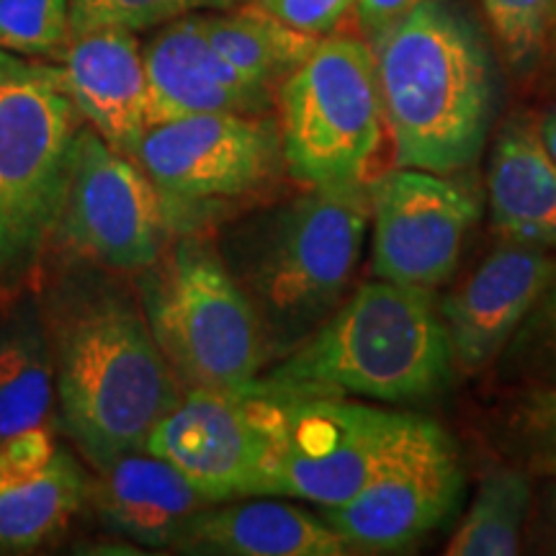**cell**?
Returning <instances> with one entry per match:
<instances>
[{
    "instance_id": "21",
    "label": "cell",
    "mask_w": 556,
    "mask_h": 556,
    "mask_svg": "<svg viewBox=\"0 0 556 556\" xmlns=\"http://www.w3.org/2000/svg\"><path fill=\"white\" fill-rule=\"evenodd\" d=\"M199 24L222 60L270 93H276L323 39L283 24L258 3L199 11Z\"/></svg>"
},
{
    "instance_id": "12",
    "label": "cell",
    "mask_w": 556,
    "mask_h": 556,
    "mask_svg": "<svg viewBox=\"0 0 556 556\" xmlns=\"http://www.w3.org/2000/svg\"><path fill=\"white\" fill-rule=\"evenodd\" d=\"M464 490L458 448L435 420L413 415L400 443L356 497L319 507L351 554H397L454 516Z\"/></svg>"
},
{
    "instance_id": "5",
    "label": "cell",
    "mask_w": 556,
    "mask_h": 556,
    "mask_svg": "<svg viewBox=\"0 0 556 556\" xmlns=\"http://www.w3.org/2000/svg\"><path fill=\"white\" fill-rule=\"evenodd\" d=\"M135 276L139 307L180 387L238 389L261 377L270 356L258 317L212 242L180 235Z\"/></svg>"
},
{
    "instance_id": "13",
    "label": "cell",
    "mask_w": 556,
    "mask_h": 556,
    "mask_svg": "<svg viewBox=\"0 0 556 556\" xmlns=\"http://www.w3.org/2000/svg\"><path fill=\"white\" fill-rule=\"evenodd\" d=\"M368 189L371 274L381 281L435 289L462 258L464 242L482 217V199L456 173L394 168Z\"/></svg>"
},
{
    "instance_id": "27",
    "label": "cell",
    "mask_w": 556,
    "mask_h": 556,
    "mask_svg": "<svg viewBox=\"0 0 556 556\" xmlns=\"http://www.w3.org/2000/svg\"><path fill=\"white\" fill-rule=\"evenodd\" d=\"M242 0H70V34L144 31L199 11H225Z\"/></svg>"
},
{
    "instance_id": "7",
    "label": "cell",
    "mask_w": 556,
    "mask_h": 556,
    "mask_svg": "<svg viewBox=\"0 0 556 556\" xmlns=\"http://www.w3.org/2000/svg\"><path fill=\"white\" fill-rule=\"evenodd\" d=\"M283 170L302 189L366 184L381 148L377 65L371 45L328 34L276 90Z\"/></svg>"
},
{
    "instance_id": "30",
    "label": "cell",
    "mask_w": 556,
    "mask_h": 556,
    "mask_svg": "<svg viewBox=\"0 0 556 556\" xmlns=\"http://www.w3.org/2000/svg\"><path fill=\"white\" fill-rule=\"evenodd\" d=\"M261 9L299 31L328 37L356 9V0H255Z\"/></svg>"
},
{
    "instance_id": "31",
    "label": "cell",
    "mask_w": 556,
    "mask_h": 556,
    "mask_svg": "<svg viewBox=\"0 0 556 556\" xmlns=\"http://www.w3.org/2000/svg\"><path fill=\"white\" fill-rule=\"evenodd\" d=\"M422 0H356V16L361 31L366 34V39L371 41L387 29L389 24L405 16L407 11H413Z\"/></svg>"
},
{
    "instance_id": "1",
    "label": "cell",
    "mask_w": 556,
    "mask_h": 556,
    "mask_svg": "<svg viewBox=\"0 0 556 556\" xmlns=\"http://www.w3.org/2000/svg\"><path fill=\"white\" fill-rule=\"evenodd\" d=\"M41 315L58 420L75 448L93 469L144 448L184 387L160 353L137 294L93 266L65 278Z\"/></svg>"
},
{
    "instance_id": "20",
    "label": "cell",
    "mask_w": 556,
    "mask_h": 556,
    "mask_svg": "<svg viewBox=\"0 0 556 556\" xmlns=\"http://www.w3.org/2000/svg\"><path fill=\"white\" fill-rule=\"evenodd\" d=\"M88 475L67 448L39 475L0 477V554H29L50 544L80 513Z\"/></svg>"
},
{
    "instance_id": "11",
    "label": "cell",
    "mask_w": 556,
    "mask_h": 556,
    "mask_svg": "<svg viewBox=\"0 0 556 556\" xmlns=\"http://www.w3.org/2000/svg\"><path fill=\"white\" fill-rule=\"evenodd\" d=\"M276 389H184L152 428L150 454L170 462L208 503L266 495L274 454Z\"/></svg>"
},
{
    "instance_id": "29",
    "label": "cell",
    "mask_w": 556,
    "mask_h": 556,
    "mask_svg": "<svg viewBox=\"0 0 556 556\" xmlns=\"http://www.w3.org/2000/svg\"><path fill=\"white\" fill-rule=\"evenodd\" d=\"M60 443L54 426H34L0 441V477L21 479L39 475L58 456Z\"/></svg>"
},
{
    "instance_id": "14",
    "label": "cell",
    "mask_w": 556,
    "mask_h": 556,
    "mask_svg": "<svg viewBox=\"0 0 556 556\" xmlns=\"http://www.w3.org/2000/svg\"><path fill=\"white\" fill-rule=\"evenodd\" d=\"M556 250L503 238L438 304L454 371L495 366L556 268Z\"/></svg>"
},
{
    "instance_id": "2",
    "label": "cell",
    "mask_w": 556,
    "mask_h": 556,
    "mask_svg": "<svg viewBox=\"0 0 556 556\" xmlns=\"http://www.w3.org/2000/svg\"><path fill=\"white\" fill-rule=\"evenodd\" d=\"M384 127L402 168L467 170L495 124L490 47L454 0H422L371 41Z\"/></svg>"
},
{
    "instance_id": "8",
    "label": "cell",
    "mask_w": 556,
    "mask_h": 556,
    "mask_svg": "<svg viewBox=\"0 0 556 556\" xmlns=\"http://www.w3.org/2000/svg\"><path fill=\"white\" fill-rule=\"evenodd\" d=\"M274 389V454L266 495L319 507H338L356 497L415 415L330 394Z\"/></svg>"
},
{
    "instance_id": "24",
    "label": "cell",
    "mask_w": 556,
    "mask_h": 556,
    "mask_svg": "<svg viewBox=\"0 0 556 556\" xmlns=\"http://www.w3.org/2000/svg\"><path fill=\"white\" fill-rule=\"evenodd\" d=\"M495 446L528 475L556 477V387H520L492 417Z\"/></svg>"
},
{
    "instance_id": "25",
    "label": "cell",
    "mask_w": 556,
    "mask_h": 556,
    "mask_svg": "<svg viewBox=\"0 0 556 556\" xmlns=\"http://www.w3.org/2000/svg\"><path fill=\"white\" fill-rule=\"evenodd\" d=\"M507 384L556 387V268L497 358Z\"/></svg>"
},
{
    "instance_id": "18",
    "label": "cell",
    "mask_w": 556,
    "mask_h": 556,
    "mask_svg": "<svg viewBox=\"0 0 556 556\" xmlns=\"http://www.w3.org/2000/svg\"><path fill=\"white\" fill-rule=\"evenodd\" d=\"M189 554L343 556L351 548L323 516L274 495L214 503L191 520L176 544Z\"/></svg>"
},
{
    "instance_id": "4",
    "label": "cell",
    "mask_w": 556,
    "mask_h": 556,
    "mask_svg": "<svg viewBox=\"0 0 556 556\" xmlns=\"http://www.w3.org/2000/svg\"><path fill=\"white\" fill-rule=\"evenodd\" d=\"M281 364L258 377L274 387L384 405L441 397L454 379L433 289L364 283Z\"/></svg>"
},
{
    "instance_id": "9",
    "label": "cell",
    "mask_w": 556,
    "mask_h": 556,
    "mask_svg": "<svg viewBox=\"0 0 556 556\" xmlns=\"http://www.w3.org/2000/svg\"><path fill=\"white\" fill-rule=\"evenodd\" d=\"M173 232L168 201L148 173L83 124L50 248L111 274H139L160 258Z\"/></svg>"
},
{
    "instance_id": "16",
    "label": "cell",
    "mask_w": 556,
    "mask_h": 556,
    "mask_svg": "<svg viewBox=\"0 0 556 556\" xmlns=\"http://www.w3.org/2000/svg\"><path fill=\"white\" fill-rule=\"evenodd\" d=\"M50 62L83 124L109 148L135 160L148 131V78L135 31L70 34Z\"/></svg>"
},
{
    "instance_id": "17",
    "label": "cell",
    "mask_w": 556,
    "mask_h": 556,
    "mask_svg": "<svg viewBox=\"0 0 556 556\" xmlns=\"http://www.w3.org/2000/svg\"><path fill=\"white\" fill-rule=\"evenodd\" d=\"M86 505L109 531L144 546H173L208 500L170 462L131 451L88 477Z\"/></svg>"
},
{
    "instance_id": "35",
    "label": "cell",
    "mask_w": 556,
    "mask_h": 556,
    "mask_svg": "<svg viewBox=\"0 0 556 556\" xmlns=\"http://www.w3.org/2000/svg\"><path fill=\"white\" fill-rule=\"evenodd\" d=\"M544 60L552 62V67H554V73H556V16H554L552 34H548V47H546V58Z\"/></svg>"
},
{
    "instance_id": "6",
    "label": "cell",
    "mask_w": 556,
    "mask_h": 556,
    "mask_svg": "<svg viewBox=\"0 0 556 556\" xmlns=\"http://www.w3.org/2000/svg\"><path fill=\"white\" fill-rule=\"evenodd\" d=\"M80 127L54 62L26 60L0 86V287H24L50 250Z\"/></svg>"
},
{
    "instance_id": "23",
    "label": "cell",
    "mask_w": 556,
    "mask_h": 556,
    "mask_svg": "<svg viewBox=\"0 0 556 556\" xmlns=\"http://www.w3.org/2000/svg\"><path fill=\"white\" fill-rule=\"evenodd\" d=\"M531 475L518 464H497L479 479L469 510L451 533L446 556H513L531 513Z\"/></svg>"
},
{
    "instance_id": "22",
    "label": "cell",
    "mask_w": 556,
    "mask_h": 556,
    "mask_svg": "<svg viewBox=\"0 0 556 556\" xmlns=\"http://www.w3.org/2000/svg\"><path fill=\"white\" fill-rule=\"evenodd\" d=\"M58 394L45 315L21 307L0 328V441L34 426H52Z\"/></svg>"
},
{
    "instance_id": "33",
    "label": "cell",
    "mask_w": 556,
    "mask_h": 556,
    "mask_svg": "<svg viewBox=\"0 0 556 556\" xmlns=\"http://www.w3.org/2000/svg\"><path fill=\"white\" fill-rule=\"evenodd\" d=\"M24 62H26V58H18V54H13L0 47V86H3V83L9 80L13 73H18V67L24 65Z\"/></svg>"
},
{
    "instance_id": "34",
    "label": "cell",
    "mask_w": 556,
    "mask_h": 556,
    "mask_svg": "<svg viewBox=\"0 0 556 556\" xmlns=\"http://www.w3.org/2000/svg\"><path fill=\"white\" fill-rule=\"evenodd\" d=\"M548 533H552V541L556 546V484L552 486V495H548Z\"/></svg>"
},
{
    "instance_id": "15",
    "label": "cell",
    "mask_w": 556,
    "mask_h": 556,
    "mask_svg": "<svg viewBox=\"0 0 556 556\" xmlns=\"http://www.w3.org/2000/svg\"><path fill=\"white\" fill-rule=\"evenodd\" d=\"M148 129L193 114H270L276 93L255 86L208 45L199 13L168 21L142 47Z\"/></svg>"
},
{
    "instance_id": "26",
    "label": "cell",
    "mask_w": 556,
    "mask_h": 556,
    "mask_svg": "<svg viewBox=\"0 0 556 556\" xmlns=\"http://www.w3.org/2000/svg\"><path fill=\"white\" fill-rule=\"evenodd\" d=\"M513 73L531 75L546 58L556 0H479Z\"/></svg>"
},
{
    "instance_id": "10",
    "label": "cell",
    "mask_w": 556,
    "mask_h": 556,
    "mask_svg": "<svg viewBox=\"0 0 556 556\" xmlns=\"http://www.w3.org/2000/svg\"><path fill=\"white\" fill-rule=\"evenodd\" d=\"M135 163L184 229L199 208L270 189L283 173L281 135L270 114H193L144 131Z\"/></svg>"
},
{
    "instance_id": "19",
    "label": "cell",
    "mask_w": 556,
    "mask_h": 556,
    "mask_svg": "<svg viewBox=\"0 0 556 556\" xmlns=\"http://www.w3.org/2000/svg\"><path fill=\"white\" fill-rule=\"evenodd\" d=\"M486 201L503 238L556 250V160L526 116L500 129L486 168Z\"/></svg>"
},
{
    "instance_id": "32",
    "label": "cell",
    "mask_w": 556,
    "mask_h": 556,
    "mask_svg": "<svg viewBox=\"0 0 556 556\" xmlns=\"http://www.w3.org/2000/svg\"><path fill=\"white\" fill-rule=\"evenodd\" d=\"M536 127H539L541 142H544V148L548 150V155L556 160V106L552 111H546L544 119H541Z\"/></svg>"
},
{
    "instance_id": "28",
    "label": "cell",
    "mask_w": 556,
    "mask_h": 556,
    "mask_svg": "<svg viewBox=\"0 0 556 556\" xmlns=\"http://www.w3.org/2000/svg\"><path fill=\"white\" fill-rule=\"evenodd\" d=\"M70 39V0H0V47L52 60Z\"/></svg>"
},
{
    "instance_id": "3",
    "label": "cell",
    "mask_w": 556,
    "mask_h": 556,
    "mask_svg": "<svg viewBox=\"0 0 556 556\" xmlns=\"http://www.w3.org/2000/svg\"><path fill=\"white\" fill-rule=\"evenodd\" d=\"M371 225L366 184L304 189L253 214L222 253L258 317L270 361L302 345L345 302Z\"/></svg>"
}]
</instances>
